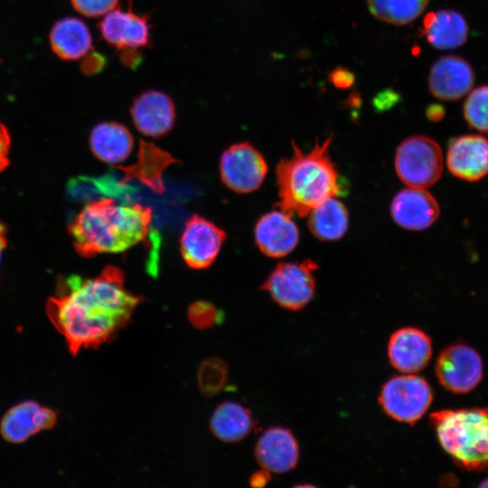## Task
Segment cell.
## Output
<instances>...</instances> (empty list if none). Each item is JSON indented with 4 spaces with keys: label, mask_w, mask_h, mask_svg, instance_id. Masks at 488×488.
<instances>
[{
    "label": "cell",
    "mask_w": 488,
    "mask_h": 488,
    "mask_svg": "<svg viewBox=\"0 0 488 488\" xmlns=\"http://www.w3.org/2000/svg\"><path fill=\"white\" fill-rule=\"evenodd\" d=\"M254 455L263 469L280 474L296 467L299 458V447L290 430L273 427L259 436Z\"/></svg>",
    "instance_id": "obj_19"
},
{
    "label": "cell",
    "mask_w": 488,
    "mask_h": 488,
    "mask_svg": "<svg viewBox=\"0 0 488 488\" xmlns=\"http://www.w3.org/2000/svg\"><path fill=\"white\" fill-rule=\"evenodd\" d=\"M6 246V230L5 225L0 221V262L2 254Z\"/></svg>",
    "instance_id": "obj_38"
},
{
    "label": "cell",
    "mask_w": 488,
    "mask_h": 488,
    "mask_svg": "<svg viewBox=\"0 0 488 488\" xmlns=\"http://www.w3.org/2000/svg\"><path fill=\"white\" fill-rule=\"evenodd\" d=\"M307 215L309 230L321 241L338 240L348 230V210L334 197L326 199Z\"/></svg>",
    "instance_id": "obj_24"
},
{
    "label": "cell",
    "mask_w": 488,
    "mask_h": 488,
    "mask_svg": "<svg viewBox=\"0 0 488 488\" xmlns=\"http://www.w3.org/2000/svg\"><path fill=\"white\" fill-rule=\"evenodd\" d=\"M150 15L132 10V0L127 10L113 9L99 23L102 38L117 50L150 47L152 42Z\"/></svg>",
    "instance_id": "obj_11"
},
{
    "label": "cell",
    "mask_w": 488,
    "mask_h": 488,
    "mask_svg": "<svg viewBox=\"0 0 488 488\" xmlns=\"http://www.w3.org/2000/svg\"><path fill=\"white\" fill-rule=\"evenodd\" d=\"M130 115L137 130L146 136L159 137L167 134L175 121V106L164 91L147 89L132 102Z\"/></svg>",
    "instance_id": "obj_12"
},
{
    "label": "cell",
    "mask_w": 488,
    "mask_h": 488,
    "mask_svg": "<svg viewBox=\"0 0 488 488\" xmlns=\"http://www.w3.org/2000/svg\"><path fill=\"white\" fill-rule=\"evenodd\" d=\"M254 235L260 251L271 258L286 256L299 241L297 226L282 210L262 215L255 225Z\"/></svg>",
    "instance_id": "obj_18"
},
{
    "label": "cell",
    "mask_w": 488,
    "mask_h": 488,
    "mask_svg": "<svg viewBox=\"0 0 488 488\" xmlns=\"http://www.w3.org/2000/svg\"><path fill=\"white\" fill-rule=\"evenodd\" d=\"M221 314L209 302L196 301L188 309V318L197 329H208L221 320Z\"/></svg>",
    "instance_id": "obj_29"
},
{
    "label": "cell",
    "mask_w": 488,
    "mask_h": 488,
    "mask_svg": "<svg viewBox=\"0 0 488 488\" xmlns=\"http://www.w3.org/2000/svg\"><path fill=\"white\" fill-rule=\"evenodd\" d=\"M254 426L251 413L248 408L236 402L227 401L214 410L210 428L220 440L235 443L245 438Z\"/></svg>",
    "instance_id": "obj_25"
},
{
    "label": "cell",
    "mask_w": 488,
    "mask_h": 488,
    "mask_svg": "<svg viewBox=\"0 0 488 488\" xmlns=\"http://www.w3.org/2000/svg\"><path fill=\"white\" fill-rule=\"evenodd\" d=\"M53 52L62 60L77 61L92 48V37L86 23L76 17L57 21L50 33Z\"/></svg>",
    "instance_id": "obj_22"
},
{
    "label": "cell",
    "mask_w": 488,
    "mask_h": 488,
    "mask_svg": "<svg viewBox=\"0 0 488 488\" xmlns=\"http://www.w3.org/2000/svg\"><path fill=\"white\" fill-rule=\"evenodd\" d=\"M430 420L441 446L457 465L488 469V408L439 410Z\"/></svg>",
    "instance_id": "obj_4"
},
{
    "label": "cell",
    "mask_w": 488,
    "mask_h": 488,
    "mask_svg": "<svg viewBox=\"0 0 488 488\" xmlns=\"http://www.w3.org/2000/svg\"><path fill=\"white\" fill-rule=\"evenodd\" d=\"M57 413L34 400H26L11 408L0 423L1 436L9 443L20 444L32 436L52 428Z\"/></svg>",
    "instance_id": "obj_15"
},
{
    "label": "cell",
    "mask_w": 488,
    "mask_h": 488,
    "mask_svg": "<svg viewBox=\"0 0 488 488\" xmlns=\"http://www.w3.org/2000/svg\"><path fill=\"white\" fill-rule=\"evenodd\" d=\"M390 212L394 221L401 228L422 230L437 220L440 209L435 197L424 188L408 186L394 196Z\"/></svg>",
    "instance_id": "obj_16"
},
{
    "label": "cell",
    "mask_w": 488,
    "mask_h": 488,
    "mask_svg": "<svg viewBox=\"0 0 488 488\" xmlns=\"http://www.w3.org/2000/svg\"><path fill=\"white\" fill-rule=\"evenodd\" d=\"M143 297L125 287L121 269L107 266L93 278L66 277L46 303V313L69 351L96 349L117 335Z\"/></svg>",
    "instance_id": "obj_1"
},
{
    "label": "cell",
    "mask_w": 488,
    "mask_h": 488,
    "mask_svg": "<svg viewBox=\"0 0 488 488\" xmlns=\"http://www.w3.org/2000/svg\"><path fill=\"white\" fill-rule=\"evenodd\" d=\"M227 379V366L220 359L206 360L198 373V381L204 395H216L224 386Z\"/></svg>",
    "instance_id": "obj_28"
},
{
    "label": "cell",
    "mask_w": 488,
    "mask_h": 488,
    "mask_svg": "<svg viewBox=\"0 0 488 488\" xmlns=\"http://www.w3.org/2000/svg\"><path fill=\"white\" fill-rule=\"evenodd\" d=\"M220 173L224 184L230 190L247 193L262 184L267 173L263 155L249 143L232 145L222 154Z\"/></svg>",
    "instance_id": "obj_9"
},
{
    "label": "cell",
    "mask_w": 488,
    "mask_h": 488,
    "mask_svg": "<svg viewBox=\"0 0 488 488\" xmlns=\"http://www.w3.org/2000/svg\"><path fill=\"white\" fill-rule=\"evenodd\" d=\"M433 399L428 382L407 373L389 379L382 387L380 403L385 413L403 423L414 424L427 411Z\"/></svg>",
    "instance_id": "obj_7"
},
{
    "label": "cell",
    "mask_w": 488,
    "mask_h": 488,
    "mask_svg": "<svg viewBox=\"0 0 488 488\" xmlns=\"http://www.w3.org/2000/svg\"><path fill=\"white\" fill-rule=\"evenodd\" d=\"M376 18L396 25L407 24L425 10L429 0H367Z\"/></svg>",
    "instance_id": "obj_26"
},
{
    "label": "cell",
    "mask_w": 488,
    "mask_h": 488,
    "mask_svg": "<svg viewBox=\"0 0 488 488\" xmlns=\"http://www.w3.org/2000/svg\"><path fill=\"white\" fill-rule=\"evenodd\" d=\"M119 0H70L74 9L89 18L104 16L113 10Z\"/></svg>",
    "instance_id": "obj_30"
},
{
    "label": "cell",
    "mask_w": 488,
    "mask_h": 488,
    "mask_svg": "<svg viewBox=\"0 0 488 488\" xmlns=\"http://www.w3.org/2000/svg\"><path fill=\"white\" fill-rule=\"evenodd\" d=\"M480 487H488V478L484 479L479 485Z\"/></svg>",
    "instance_id": "obj_39"
},
{
    "label": "cell",
    "mask_w": 488,
    "mask_h": 488,
    "mask_svg": "<svg viewBox=\"0 0 488 488\" xmlns=\"http://www.w3.org/2000/svg\"><path fill=\"white\" fill-rule=\"evenodd\" d=\"M81 62V70L86 75H95L99 73L107 64L106 57L97 52L88 53L83 57Z\"/></svg>",
    "instance_id": "obj_32"
},
{
    "label": "cell",
    "mask_w": 488,
    "mask_h": 488,
    "mask_svg": "<svg viewBox=\"0 0 488 488\" xmlns=\"http://www.w3.org/2000/svg\"><path fill=\"white\" fill-rule=\"evenodd\" d=\"M10 136L6 127L0 122V172L8 164Z\"/></svg>",
    "instance_id": "obj_34"
},
{
    "label": "cell",
    "mask_w": 488,
    "mask_h": 488,
    "mask_svg": "<svg viewBox=\"0 0 488 488\" xmlns=\"http://www.w3.org/2000/svg\"><path fill=\"white\" fill-rule=\"evenodd\" d=\"M332 140L329 136L322 143L316 141L308 152L292 141V155L281 159L276 168L280 210L304 217L326 199L343 193V184L329 155Z\"/></svg>",
    "instance_id": "obj_3"
},
{
    "label": "cell",
    "mask_w": 488,
    "mask_h": 488,
    "mask_svg": "<svg viewBox=\"0 0 488 488\" xmlns=\"http://www.w3.org/2000/svg\"><path fill=\"white\" fill-rule=\"evenodd\" d=\"M176 160L167 152L152 143L140 141L137 161L129 166H117L125 174L124 182L132 178L138 179L155 192L164 190L162 173Z\"/></svg>",
    "instance_id": "obj_23"
},
{
    "label": "cell",
    "mask_w": 488,
    "mask_h": 488,
    "mask_svg": "<svg viewBox=\"0 0 488 488\" xmlns=\"http://www.w3.org/2000/svg\"><path fill=\"white\" fill-rule=\"evenodd\" d=\"M435 371L439 383L455 394L473 390L483 378V362L478 352L465 343H454L439 353Z\"/></svg>",
    "instance_id": "obj_8"
},
{
    "label": "cell",
    "mask_w": 488,
    "mask_h": 488,
    "mask_svg": "<svg viewBox=\"0 0 488 488\" xmlns=\"http://www.w3.org/2000/svg\"><path fill=\"white\" fill-rule=\"evenodd\" d=\"M463 112L470 127L488 133V85L480 86L467 94Z\"/></svg>",
    "instance_id": "obj_27"
},
{
    "label": "cell",
    "mask_w": 488,
    "mask_h": 488,
    "mask_svg": "<svg viewBox=\"0 0 488 488\" xmlns=\"http://www.w3.org/2000/svg\"><path fill=\"white\" fill-rule=\"evenodd\" d=\"M474 83L471 65L462 57L446 55L431 67L428 88L433 96L444 101L457 100L467 95Z\"/></svg>",
    "instance_id": "obj_13"
},
{
    "label": "cell",
    "mask_w": 488,
    "mask_h": 488,
    "mask_svg": "<svg viewBox=\"0 0 488 488\" xmlns=\"http://www.w3.org/2000/svg\"><path fill=\"white\" fill-rule=\"evenodd\" d=\"M317 269V263L312 259L278 263L261 285V289L281 307L300 310L314 297V271Z\"/></svg>",
    "instance_id": "obj_6"
},
{
    "label": "cell",
    "mask_w": 488,
    "mask_h": 488,
    "mask_svg": "<svg viewBox=\"0 0 488 488\" xmlns=\"http://www.w3.org/2000/svg\"><path fill=\"white\" fill-rule=\"evenodd\" d=\"M422 33L427 42L439 50L462 46L468 37V24L464 16L454 10H438L426 14Z\"/></svg>",
    "instance_id": "obj_20"
},
{
    "label": "cell",
    "mask_w": 488,
    "mask_h": 488,
    "mask_svg": "<svg viewBox=\"0 0 488 488\" xmlns=\"http://www.w3.org/2000/svg\"><path fill=\"white\" fill-rule=\"evenodd\" d=\"M225 239L224 230L195 214L186 221L182 233V257L188 267L205 268L216 259Z\"/></svg>",
    "instance_id": "obj_10"
},
{
    "label": "cell",
    "mask_w": 488,
    "mask_h": 488,
    "mask_svg": "<svg viewBox=\"0 0 488 488\" xmlns=\"http://www.w3.org/2000/svg\"><path fill=\"white\" fill-rule=\"evenodd\" d=\"M120 51L119 60L124 66L132 70L140 66L144 58L138 49L123 48Z\"/></svg>",
    "instance_id": "obj_33"
},
{
    "label": "cell",
    "mask_w": 488,
    "mask_h": 488,
    "mask_svg": "<svg viewBox=\"0 0 488 488\" xmlns=\"http://www.w3.org/2000/svg\"><path fill=\"white\" fill-rule=\"evenodd\" d=\"M92 153L99 160L117 164L125 161L134 146L129 130L117 122H101L96 125L89 136Z\"/></svg>",
    "instance_id": "obj_21"
},
{
    "label": "cell",
    "mask_w": 488,
    "mask_h": 488,
    "mask_svg": "<svg viewBox=\"0 0 488 488\" xmlns=\"http://www.w3.org/2000/svg\"><path fill=\"white\" fill-rule=\"evenodd\" d=\"M443 154L438 144L426 136H412L398 146L395 170L409 187L424 188L436 183L443 171Z\"/></svg>",
    "instance_id": "obj_5"
},
{
    "label": "cell",
    "mask_w": 488,
    "mask_h": 488,
    "mask_svg": "<svg viewBox=\"0 0 488 488\" xmlns=\"http://www.w3.org/2000/svg\"><path fill=\"white\" fill-rule=\"evenodd\" d=\"M444 115V109L438 105L430 106L427 109V116L430 120L437 121L442 118Z\"/></svg>",
    "instance_id": "obj_37"
},
{
    "label": "cell",
    "mask_w": 488,
    "mask_h": 488,
    "mask_svg": "<svg viewBox=\"0 0 488 488\" xmlns=\"http://www.w3.org/2000/svg\"><path fill=\"white\" fill-rule=\"evenodd\" d=\"M269 478L270 473L266 469H262L261 471H258L251 475L249 480L250 485L253 487H262L267 484Z\"/></svg>",
    "instance_id": "obj_36"
},
{
    "label": "cell",
    "mask_w": 488,
    "mask_h": 488,
    "mask_svg": "<svg viewBox=\"0 0 488 488\" xmlns=\"http://www.w3.org/2000/svg\"><path fill=\"white\" fill-rule=\"evenodd\" d=\"M398 93L391 89H385L375 97L374 105L377 108L386 109L394 105L398 101Z\"/></svg>",
    "instance_id": "obj_35"
},
{
    "label": "cell",
    "mask_w": 488,
    "mask_h": 488,
    "mask_svg": "<svg viewBox=\"0 0 488 488\" xmlns=\"http://www.w3.org/2000/svg\"><path fill=\"white\" fill-rule=\"evenodd\" d=\"M432 355L430 337L422 330L405 327L392 333L388 343L390 364L404 373L423 370Z\"/></svg>",
    "instance_id": "obj_17"
},
{
    "label": "cell",
    "mask_w": 488,
    "mask_h": 488,
    "mask_svg": "<svg viewBox=\"0 0 488 488\" xmlns=\"http://www.w3.org/2000/svg\"><path fill=\"white\" fill-rule=\"evenodd\" d=\"M446 165L462 180L478 181L488 174V139L482 135H464L449 144Z\"/></svg>",
    "instance_id": "obj_14"
},
{
    "label": "cell",
    "mask_w": 488,
    "mask_h": 488,
    "mask_svg": "<svg viewBox=\"0 0 488 488\" xmlns=\"http://www.w3.org/2000/svg\"><path fill=\"white\" fill-rule=\"evenodd\" d=\"M328 79L334 87L340 89H349L355 80L354 74L342 66L333 69L328 74Z\"/></svg>",
    "instance_id": "obj_31"
},
{
    "label": "cell",
    "mask_w": 488,
    "mask_h": 488,
    "mask_svg": "<svg viewBox=\"0 0 488 488\" xmlns=\"http://www.w3.org/2000/svg\"><path fill=\"white\" fill-rule=\"evenodd\" d=\"M152 211L140 204L125 205L112 198L89 202L71 221L69 230L82 257L117 253L147 237Z\"/></svg>",
    "instance_id": "obj_2"
}]
</instances>
